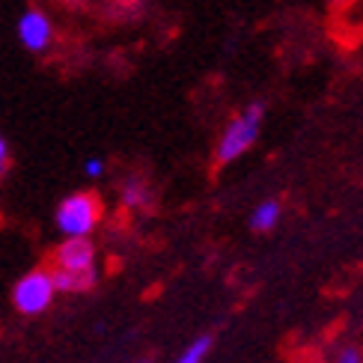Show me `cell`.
I'll return each mask as SVG.
<instances>
[{"label":"cell","instance_id":"cell-1","mask_svg":"<svg viewBox=\"0 0 363 363\" xmlns=\"http://www.w3.org/2000/svg\"><path fill=\"white\" fill-rule=\"evenodd\" d=\"M54 286L57 292H86L96 283V247L86 235H72L54 253Z\"/></svg>","mask_w":363,"mask_h":363},{"label":"cell","instance_id":"cell-2","mask_svg":"<svg viewBox=\"0 0 363 363\" xmlns=\"http://www.w3.org/2000/svg\"><path fill=\"white\" fill-rule=\"evenodd\" d=\"M262 116H265V104L253 101V104H247V111H241L233 123L223 128L220 140H218V164H230L238 155L247 152L256 143V138H259Z\"/></svg>","mask_w":363,"mask_h":363},{"label":"cell","instance_id":"cell-3","mask_svg":"<svg viewBox=\"0 0 363 363\" xmlns=\"http://www.w3.org/2000/svg\"><path fill=\"white\" fill-rule=\"evenodd\" d=\"M99 218H101V203H99V196L89 194V191L69 194L66 200L57 206V230L66 238L89 235L96 230Z\"/></svg>","mask_w":363,"mask_h":363},{"label":"cell","instance_id":"cell-4","mask_svg":"<svg viewBox=\"0 0 363 363\" xmlns=\"http://www.w3.org/2000/svg\"><path fill=\"white\" fill-rule=\"evenodd\" d=\"M54 295H57V286H54L51 271H30V274H24L15 283L12 304L24 315H39L51 307Z\"/></svg>","mask_w":363,"mask_h":363},{"label":"cell","instance_id":"cell-5","mask_svg":"<svg viewBox=\"0 0 363 363\" xmlns=\"http://www.w3.org/2000/svg\"><path fill=\"white\" fill-rule=\"evenodd\" d=\"M15 30H18V42L30 54H45L51 48V42H54V24L48 18V12L39 9V6L24 9Z\"/></svg>","mask_w":363,"mask_h":363},{"label":"cell","instance_id":"cell-6","mask_svg":"<svg viewBox=\"0 0 363 363\" xmlns=\"http://www.w3.org/2000/svg\"><path fill=\"white\" fill-rule=\"evenodd\" d=\"M280 220V203L277 200H265L253 208L250 215V226L256 233H265V230H274V223Z\"/></svg>","mask_w":363,"mask_h":363},{"label":"cell","instance_id":"cell-7","mask_svg":"<svg viewBox=\"0 0 363 363\" xmlns=\"http://www.w3.org/2000/svg\"><path fill=\"white\" fill-rule=\"evenodd\" d=\"M149 200H152V194H149V188L140 179H128L123 185V203L125 206H146Z\"/></svg>","mask_w":363,"mask_h":363},{"label":"cell","instance_id":"cell-8","mask_svg":"<svg viewBox=\"0 0 363 363\" xmlns=\"http://www.w3.org/2000/svg\"><path fill=\"white\" fill-rule=\"evenodd\" d=\"M208 349H211V340H208V337H200V340H194V342L188 345L185 354H182L176 363H203L206 354H208Z\"/></svg>","mask_w":363,"mask_h":363},{"label":"cell","instance_id":"cell-9","mask_svg":"<svg viewBox=\"0 0 363 363\" xmlns=\"http://www.w3.org/2000/svg\"><path fill=\"white\" fill-rule=\"evenodd\" d=\"M84 173H86L89 179H99V176H104V161H101V158H89V161L84 164Z\"/></svg>","mask_w":363,"mask_h":363},{"label":"cell","instance_id":"cell-10","mask_svg":"<svg viewBox=\"0 0 363 363\" xmlns=\"http://www.w3.org/2000/svg\"><path fill=\"white\" fill-rule=\"evenodd\" d=\"M337 363H363V354H360V349H345Z\"/></svg>","mask_w":363,"mask_h":363},{"label":"cell","instance_id":"cell-11","mask_svg":"<svg viewBox=\"0 0 363 363\" xmlns=\"http://www.w3.org/2000/svg\"><path fill=\"white\" fill-rule=\"evenodd\" d=\"M6 164H9V146H6L4 138H0V173L6 170Z\"/></svg>","mask_w":363,"mask_h":363},{"label":"cell","instance_id":"cell-12","mask_svg":"<svg viewBox=\"0 0 363 363\" xmlns=\"http://www.w3.org/2000/svg\"><path fill=\"white\" fill-rule=\"evenodd\" d=\"M66 6H74V9H81V6H93L96 0H63Z\"/></svg>","mask_w":363,"mask_h":363}]
</instances>
